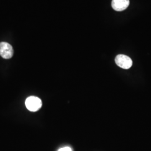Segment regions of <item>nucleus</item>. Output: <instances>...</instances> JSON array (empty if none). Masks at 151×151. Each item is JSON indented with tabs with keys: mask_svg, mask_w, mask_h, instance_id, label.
I'll use <instances>...</instances> for the list:
<instances>
[{
	"mask_svg": "<svg viewBox=\"0 0 151 151\" xmlns=\"http://www.w3.org/2000/svg\"><path fill=\"white\" fill-rule=\"evenodd\" d=\"M14 54L13 48L6 42L0 43V55L4 59H10Z\"/></svg>",
	"mask_w": 151,
	"mask_h": 151,
	"instance_id": "obj_3",
	"label": "nucleus"
},
{
	"mask_svg": "<svg viewBox=\"0 0 151 151\" xmlns=\"http://www.w3.org/2000/svg\"><path fill=\"white\" fill-rule=\"evenodd\" d=\"M25 106L29 111L35 112L42 107V101L39 97L33 96H30L26 99Z\"/></svg>",
	"mask_w": 151,
	"mask_h": 151,
	"instance_id": "obj_1",
	"label": "nucleus"
},
{
	"mask_svg": "<svg viewBox=\"0 0 151 151\" xmlns=\"http://www.w3.org/2000/svg\"><path fill=\"white\" fill-rule=\"evenodd\" d=\"M115 61L119 67L125 70L129 69L133 65L132 59L128 56L124 54L118 55L115 59Z\"/></svg>",
	"mask_w": 151,
	"mask_h": 151,
	"instance_id": "obj_2",
	"label": "nucleus"
},
{
	"mask_svg": "<svg viewBox=\"0 0 151 151\" xmlns=\"http://www.w3.org/2000/svg\"><path fill=\"white\" fill-rule=\"evenodd\" d=\"M129 5V0H113L111 2V6L115 11H123Z\"/></svg>",
	"mask_w": 151,
	"mask_h": 151,
	"instance_id": "obj_4",
	"label": "nucleus"
},
{
	"mask_svg": "<svg viewBox=\"0 0 151 151\" xmlns=\"http://www.w3.org/2000/svg\"><path fill=\"white\" fill-rule=\"evenodd\" d=\"M58 151H72V150L70 147H65L60 148Z\"/></svg>",
	"mask_w": 151,
	"mask_h": 151,
	"instance_id": "obj_5",
	"label": "nucleus"
}]
</instances>
